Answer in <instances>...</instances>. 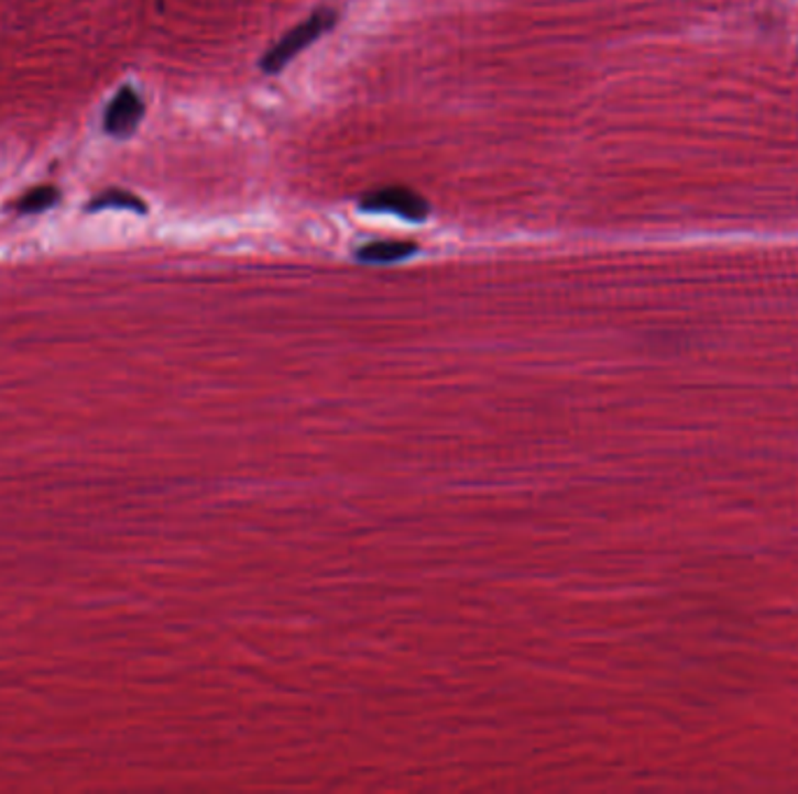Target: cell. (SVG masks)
<instances>
[{"mask_svg":"<svg viewBox=\"0 0 798 794\" xmlns=\"http://www.w3.org/2000/svg\"><path fill=\"white\" fill-rule=\"evenodd\" d=\"M337 22H339L337 10L318 8L295 29H289L285 35H281L278 43H274L262 54L260 70L266 75H278L287 64L295 62V56L299 52H304L310 45H316V40H320L325 33L332 31L337 26Z\"/></svg>","mask_w":798,"mask_h":794,"instance_id":"1","label":"cell"},{"mask_svg":"<svg viewBox=\"0 0 798 794\" xmlns=\"http://www.w3.org/2000/svg\"><path fill=\"white\" fill-rule=\"evenodd\" d=\"M362 212H374V214H395L402 217L404 222L412 224H420L430 217L433 208L425 198L408 189V187H381V189H372L367 191L364 196H360L358 201Z\"/></svg>","mask_w":798,"mask_h":794,"instance_id":"2","label":"cell"},{"mask_svg":"<svg viewBox=\"0 0 798 794\" xmlns=\"http://www.w3.org/2000/svg\"><path fill=\"white\" fill-rule=\"evenodd\" d=\"M143 114H145V103L141 93L131 87H122L106 108L103 131L112 137H129L143 122Z\"/></svg>","mask_w":798,"mask_h":794,"instance_id":"3","label":"cell"},{"mask_svg":"<svg viewBox=\"0 0 798 794\" xmlns=\"http://www.w3.org/2000/svg\"><path fill=\"white\" fill-rule=\"evenodd\" d=\"M418 254L416 243H402V241H374L356 250V260L362 264H395L412 260Z\"/></svg>","mask_w":798,"mask_h":794,"instance_id":"4","label":"cell"},{"mask_svg":"<svg viewBox=\"0 0 798 794\" xmlns=\"http://www.w3.org/2000/svg\"><path fill=\"white\" fill-rule=\"evenodd\" d=\"M58 198H62V194H58L56 187H37V189H31L29 194H24L22 198H19L17 210L22 212V214L45 212L54 203H58Z\"/></svg>","mask_w":798,"mask_h":794,"instance_id":"5","label":"cell"},{"mask_svg":"<svg viewBox=\"0 0 798 794\" xmlns=\"http://www.w3.org/2000/svg\"><path fill=\"white\" fill-rule=\"evenodd\" d=\"M91 210H103V208H117V210H133V212H145V203L141 201L139 196H133L129 191L122 189H110L106 194H101L96 201L89 206Z\"/></svg>","mask_w":798,"mask_h":794,"instance_id":"6","label":"cell"}]
</instances>
